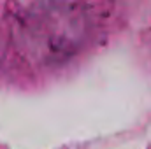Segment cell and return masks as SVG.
<instances>
[{
    "mask_svg": "<svg viewBox=\"0 0 151 149\" xmlns=\"http://www.w3.org/2000/svg\"><path fill=\"white\" fill-rule=\"evenodd\" d=\"M2 23V58L16 72L46 74L63 69L90 42L97 4H7Z\"/></svg>",
    "mask_w": 151,
    "mask_h": 149,
    "instance_id": "1",
    "label": "cell"
}]
</instances>
